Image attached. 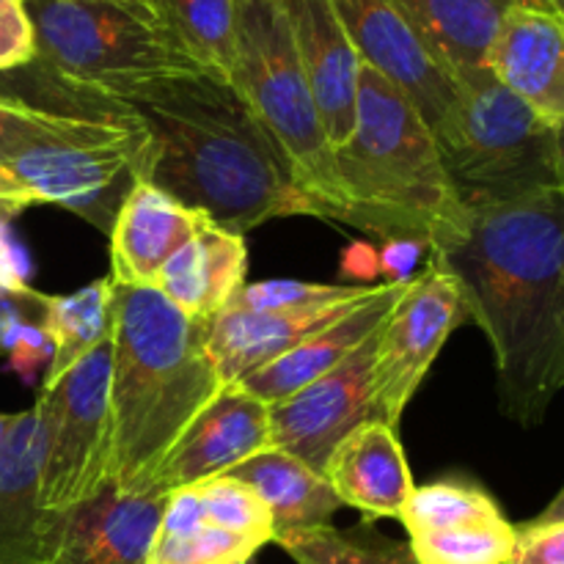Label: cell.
Instances as JSON below:
<instances>
[{
  "mask_svg": "<svg viewBox=\"0 0 564 564\" xmlns=\"http://www.w3.org/2000/svg\"><path fill=\"white\" fill-rule=\"evenodd\" d=\"M11 422H14V413H0V438H3L6 430L11 427Z\"/></svg>",
  "mask_w": 564,
  "mask_h": 564,
  "instance_id": "obj_43",
  "label": "cell"
},
{
  "mask_svg": "<svg viewBox=\"0 0 564 564\" xmlns=\"http://www.w3.org/2000/svg\"><path fill=\"white\" fill-rule=\"evenodd\" d=\"M262 545L207 516L196 485L165 496L147 564H251Z\"/></svg>",
  "mask_w": 564,
  "mask_h": 564,
  "instance_id": "obj_26",
  "label": "cell"
},
{
  "mask_svg": "<svg viewBox=\"0 0 564 564\" xmlns=\"http://www.w3.org/2000/svg\"><path fill=\"white\" fill-rule=\"evenodd\" d=\"M380 273L378 251L369 242H356L341 253V275L356 284H375Z\"/></svg>",
  "mask_w": 564,
  "mask_h": 564,
  "instance_id": "obj_38",
  "label": "cell"
},
{
  "mask_svg": "<svg viewBox=\"0 0 564 564\" xmlns=\"http://www.w3.org/2000/svg\"><path fill=\"white\" fill-rule=\"evenodd\" d=\"M507 564H564V521H538L516 529Z\"/></svg>",
  "mask_w": 564,
  "mask_h": 564,
  "instance_id": "obj_33",
  "label": "cell"
},
{
  "mask_svg": "<svg viewBox=\"0 0 564 564\" xmlns=\"http://www.w3.org/2000/svg\"><path fill=\"white\" fill-rule=\"evenodd\" d=\"M424 47L455 77L488 69L501 20L518 0H389Z\"/></svg>",
  "mask_w": 564,
  "mask_h": 564,
  "instance_id": "obj_24",
  "label": "cell"
},
{
  "mask_svg": "<svg viewBox=\"0 0 564 564\" xmlns=\"http://www.w3.org/2000/svg\"><path fill=\"white\" fill-rule=\"evenodd\" d=\"M488 69L549 124L564 121V14L516 3L501 20Z\"/></svg>",
  "mask_w": 564,
  "mask_h": 564,
  "instance_id": "obj_18",
  "label": "cell"
},
{
  "mask_svg": "<svg viewBox=\"0 0 564 564\" xmlns=\"http://www.w3.org/2000/svg\"><path fill=\"white\" fill-rule=\"evenodd\" d=\"M130 121L143 138L138 180L160 187L218 229L257 226L317 209L235 83L204 69L141 83L116 97H61Z\"/></svg>",
  "mask_w": 564,
  "mask_h": 564,
  "instance_id": "obj_1",
  "label": "cell"
},
{
  "mask_svg": "<svg viewBox=\"0 0 564 564\" xmlns=\"http://www.w3.org/2000/svg\"><path fill=\"white\" fill-rule=\"evenodd\" d=\"M523 6H534V9H551V11H560L556 9V0H518Z\"/></svg>",
  "mask_w": 564,
  "mask_h": 564,
  "instance_id": "obj_42",
  "label": "cell"
},
{
  "mask_svg": "<svg viewBox=\"0 0 564 564\" xmlns=\"http://www.w3.org/2000/svg\"><path fill=\"white\" fill-rule=\"evenodd\" d=\"M435 141L468 213L560 187L556 127L490 69L457 80V102Z\"/></svg>",
  "mask_w": 564,
  "mask_h": 564,
  "instance_id": "obj_7",
  "label": "cell"
},
{
  "mask_svg": "<svg viewBox=\"0 0 564 564\" xmlns=\"http://www.w3.org/2000/svg\"><path fill=\"white\" fill-rule=\"evenodd\" d=\"M3 356H9V367L20 375L22 380L31 383L36 378L39 367L47 364L53 358V345H50V336L44 330V325L39 323H20L0 345Z\"/></svg>",
  "mask_w": 564,
  "mask_h": 564,
  "instance_id": "obj_34",
  "label": "cell"
},
{
  "mask_svg": "<svg viewBox=\"0 0 564 564\" xmlns=\"http://www.w3.org/2000/svg\"><path fill=\"white\" fill-rule=\"evenodd\" d=\"M264 449H270V408L237 383L224 386L171 446L149 490L169 496L176 488L224 477Z\"/></svg>",
  "mask_w": 564,
  "mask_h": 564,
  "instance_id": "obj_14",
  "label": "cell"
},
{
  "mask_svg": "<svg viewBox=\"0 0 564 564\" xmlns=\"http://www.w3.org/2000/svg\"><path fill=\"white\" fill-rule=\"evenodd\" d=\"M36 58L31 17L22 0H0V72H14Z\"/></svg>",
  "mask_w": 564,
  "mask_h": 564,
  "instance_id": "obj_32",
  "label": "cell"
},
{
  "mask_svg": "<svg viewBox=\"0 0 564 564\" xmlns=\"http://www.w3.org/2000/svg\"><path fill=\"white\" fill-rule=\"evenodd\" d=\"M380 286V284H378ZM375 286V290H378ZM372 290V292H375ZM369 292V295H372ZM364 295V297H369ZM345 301L334 306L314 308H279V312H246L226 308L207 325V352L215 364L220 383H240L264 364L290 352L308 336L334 325L364 301Z\"/></svg>",
  "mask_w": 564,
  "mask_h": 564,
  "instance_id": "obj_19",
  "label": "cell"
},
{
  "mask_svg": "<svg viewBox=\"0 0 564 564\" xmlns=\"http://www.w3.org/2000/svg\"><path fill=\"white\" fill-rule=\"evenodd\" d=\"M237 3L240 0H147L176 47L204 72L235 75Z\"/></svg>",
  "mask_w": 564,
  "mask_h": 564,
  "instance_id": "obj_28",
  "label": "cell"
},
{
  "mask_svg": "<svg viewBox=\"0 0 564 564\" xmlns=\"http://www.w3.org/2000/svg\"><path fill=\"white\" fill-rule=\"evenodd\" d=\"M231 83L273 138L295 182L317 209V218L347 224V202L336 176L334 149L325 138L317 102L279 0L237 3Z\"/></svg>",
  "mask_w": 564,
  "mask_h": 564,
  "instance_id": "obj_6",
  "label": "cell"
},
{
  "mask_svg": "<svg viewBox=\"0 0 564 564\" xmlns=\"http://www.w3.org/2000/svg\"><path fill=\"white\" fill-rule=\"evenodd\" d=\"M275 543L295 564H419L408 543H394L383 534L361 527L341 532L334 527L308 529L279 538Z\"/></svg>",
  "mask_w": 564,
  "mask_h": 564,
  "instance_id": "obj_29",
  "label": "cell"
},
{
  "mask_svg": "<svg viewBox=\"0 0 564 564\" xmlns=\"http://www.w3.org/2000/svg\"><path fill=\"white\" fill-rule=\"evenodd\" d=\"M22 209H25V204L20 202L9 174H6L3 165H0V220H11L14 215H20Z\"/></svg>",
  "mask_w": 564,
  "mask_h": 564,
  "instance_id": "obj_39",
  "label": "cell"
},
{
  "mask_svg": "<svg viewBox=\"0 0 564 564\" xmlns=\"http://www.w3.org/2000/svg\"><path fill=\"white\" fill-rule=\"evenodd\" d=\"M430 253L494 347L501 411L540 424L564 389V193L471 209L466 240Z\"/></svg>",
  "mask_w": 564,
  "mask_h": 564,
  "instance_id": "obj_2",
  "label": "cell"
},
{
  "mask_svg": "<svg viewBox=\"0 0 564 564\" xmlns=\"http://www.w3.org/2000/svg\"><path fill=\"white\" fill-rule=\"evenodd\" d=\"M323 477L341 507L372 518H400L413 494V477L397 427L369 419L345 435L330 452Z\"/></svg>",
  "mask_w": 564,
  "mask_h": 564,
  "instance_id": "obj_20",
  "label": "cell"
},
{
  "mask_svg": "<svg viewBox=\"0 0 564 564\" xmlns=\"http://www.w3.org/2000/svg\"><path fill=\"white\" fill-rule=\"evenodd\" d=\"M361 64L408 94L433 135L457 102V83L389 0H330Z\"/></svg>",
  "mask_w": 564,
  "mask_h": 564,
  "instance_id": "obj_13",
  "label": "cell"
},
{
  "mask_svg": "<svg viewBox=\"0 0 564 564\" xmlns=\"http://www.w3.org/2000/svg\"><path fill=\"white\" fill-rule=\"evenodd\" d=\"M47 301H50V295H42V292H36V290L11 292V290H3V286H0V345H3L6 336H9L20 323L44 325Z\"/></svg>",
  "mask_w": 564,
  "mask_h": 564,
  "instance_id": "obj_35",
  "label": "cell"
},
{
  "mask_svg": "<svg viewBox=\"0 0 564 564\" xmlns=\"http://www.w3.org/2000/svg\"><path fill=\"white\" fill-rule=\"evenodd\" d=\"M400 521L419 564H507L516 549L518 527L474 482L438 479L413 488Z\"/></svg>",
  "mask_w": 564,
  "mask_h": 564,
  "instance_id": "obj_11",
  "label": "cell"
},
{
  "mask_svg": "<svg viewBox=\"0 0 564 564\" xmlns=\"http://www.w3.org/2000/svg\"><path fill=\"white\" fill-rule=\"evenodd\" d=\"M0 356H3V352H0Z\"/></svg>",
  "mask_w": 564,
  "mask_h": 564,
  "instance_id": "obj_47",
  "label": "cell"
},
{
  "mask_svg": "<svg viewBox=\"0 0 564 564\" xmlns=\"http://www.w3.org/2000/svg\"><path fill=\"white\" fill-rule=\"evenodd\" d=\"M55 119V110L9 97L0 99V163L14 158L33 138L42 135Z\"/></svg>",
  "mask_w": 564,
  "mask_h": 564,
  "instance_id": "obj_31",
  "label": "cell"
},
{
  "mask_svg": "<svg viewBox=\"0 0 564 564\" xmlns=\"http://www.w3.org/2000/svg\"><path fill=\"white\" fill-rule=\"evenodd\" d=\"M143 138L121 116L99 108L55 110L39 138L3 160L20 202L55 204L110 231L121 202L138 182Z\"/></svg>",
  "mask_w": 564,
  "mask_h": 564,
  "instance_id": "obj_8",
  "label": "cell"
},
{
  "mask_svg": "<svg viewBox=\"0 0 564 564\" xmlns=\"http://www.w3.org/2000/svg\"><path fill=\"white\" fill-rule=\"evenodd\" d=\"M430 248L422 246L416 240H386L383 251L378 253L380 273H383L386 284H405L416 275V264L422 262V257Z\"/></svg>",
  "mask_w": 564,
  "mask_h": 564,
  "instance_id": "obj_37",
  "label": "cell"
},
{
  "mask_svg": "<svg viewBox=\"0 0 564 564\" xmlns=\"http://www.w3.org/2000/svg\"><path fill=\"white\" fill-rule=\"evenodd\" d=\"M556 9H560V0H556Z\"/></svg>",
  "mask_w": 564,
  "mask_h": 564,
  "instance_id": "obj_45",
  "label": "cell"
},
{
  "mask_svg": "<svg viewBox=\"0 0 564 564\" xmlns=\"http://www.w3.org/2000/svg\"><path fill=\"white\" fill-rule=\"evenodd\" d=\"M290 22L308 88L323 119L330 149H341L356 130L358 58L330 0H279Z\"/></svg>",
  "mask_w": 564,
  "mask_h": 564,
  "instance_id": "obj_17",
  "label": "cell"
},
{
  "mask_svg": "<svg viewBox=\"0 0 564 564\" xmlns=\"http://www.w3.org/2000/svg\"><path fill=\"white\" fill-rule=\"evenodd\" d=\"M113 292L116 281L108 275V279L91 281L72 295H50L44 330H47L50 345H53V358H50L44 383L61 380L94 347L110 339Z\"/></svg>",
  "mask_w": 564,
  "mask_h": 564,
  "instance_id": "obj_27",
  "label": "cell"
},
{
  "mask_svg": "<svg viewBox=\"0 0 564 564\" xmlns=\"http://www.w3.org/2000/svg\"><path fill=\"white\" fill-rule=\"evenodd\" d=\"M224 477L248 485L268 505L275 540L330 527V518L341 510L339 496L334 494L328 479L281 449L259 452Z\"/></svg>",
  "mask_w": 564,
  "mask_h": 564,
  "instance_id": "obj_25",
  "label": "cell"
},
{
  "mask_svg": "<svg viewBox=\"0 0 564 564\" xmlns=\"http://www.w3.org/2000/svg\"><path fill=\"white\" fill-rule=\"evenodd\" d=\"M202 215L182 207L160 187L138 180L110 226V264L116 284L154 286L163 264L196 235Z\"/></svg>",
  "mask_w": 564,
  "mask_h": 564,
  "instance_id": "obj_22",
  "label": "cell"
},
{
  "mask_svg": "<svg viewBox=\"0 0 564 564\" xmlns=\"http://www.w3.org/2000/svg\"><path fill=\"white\" fill-rule=\"evenodd\" d=\"M408 284L411 281H405V284H386L383 281L352 312H347L345 317H339L319 334L303 339L301 345L292 347L290 352L279 356L275 361L264 364L262 369L242 378L237 386L268 408L297 394L308 383L339 367L352 350H358L383 325V319L389 317V312L400 301L402 292L408 290Z\"/></svg>",
  "mask_w": 564,
  "mask_h": 564,
  "instance_id": "obj_21",
  "label": "cell"
},
{
  "mask_svg": "<svg viewBox=\"0 0 564 564\" xmlns=\"http://www.w3.org/2000/svg\"><path fill=\"white\" fill-rule=\"evenodd\" d=\"M538 521H564V488L556 494V499L545 507L543 516H540Z\"/></svg>",
  "mask_w": 564,
  "mask_h": 564,
  "instance_id": "obj_40",
  "label": "cell"
},
{
  "mask_svg": "<svg viewBox=\"0 0 564 564\" xmlns=\"http://www.w3.org/2000/svg\"><path fill=\"white\" fill-rule=\"evenodd\" d=\"M560 11L564 14V0H560Z\"/></svg>",
  "mask_w": 564,
  "mask_h": 564,
  "instance_id": "obj_44",
  "label": "cell"
},
{
  "mask_svg": "<svg viewBox=\"0 0 564 564\" xmlns=\"http://www.w3.org/2000/svg\"><path fill=\"white\" fill-rule=\"evenodd\" d=\"M556 174H560V191L564 193V121L556 124Z\"/></svg>",
  "mask_w": 564,
  "mask_h": 564,
  "instance_id": "obj_41",
  "label": "cell"
},
{
  "mask_svg": "<svg viewBox=\"0 0 564 564\" xmlns=\"http://www.w3.org/2000/svg\"><path fill=\"white\" fill-rule=\"evenodd\" d=\"M378 330L328 375L270 405V449L286 452L323 474L336 444L358 424L375 419L372 367Z\"/></svg>",
  "mask_w": 564,
  "mask_h": 564,
  "instance_id": "obj_12",
  "label": "cell"
},
{
  "mask_svg": "<svg viewBox=\"0 0 564 564\" xmlns=\"http://www.w3.org/2000/svg\"><path fill=\"white\" fill-rule=\"evenodd\" d=\"M0 286L11 292H28L31 286V259L11 231L9 220H0Z\"/></svg>",
  "mask_w": 564,
  "mask_h": 564,
  "instance_id": "obj_36",
  "label": "cell"
},
{
  "mask_svg": "<svg viewBox=\"0 0 564 564\" xmlns=\"http://www.w3.org/2000/svg\"><path fill=\"white\" fill-rule=\"evenodd\" d=\"M36 66L55 97H116L198 69L141 0H22Z\"/></svg>",
  "mask_w": 564,
  "mask_h": 564,
  "instance_id": "obj_5",
  "label": "cell"
},
{
  "mask_svg": "<svg viewBox=\"0 0 564 564\" xmlns=\"http://www.w3.org/2000/svg\"><path fill=\"white\" fill-rule=\"evenodd\" d=\"M378 284H312V281L273 279L242 284L229 308L246 312H279V308H314L334 303L358 301L369 295Z\"/></svg>",
  "mask_w": 564,
  "mask_h": 564,
  "instance_id": "obj_30",
  "label": "cell"
},
{
  "mask_svg": "<svg viewBox=\"0 0 564 564\" xmlns=\"http://www.w3.org/2000/svg\"><path fill=\"white\" fill-rule=\"evenodd\" d=\"M468 319L455 275L435 253L378 330L372 367L375 419L397 427L457 325Z\"/></svg>",
  "mask_w": 564,
  "mask_h": 564,
  "instance_id": "obj_10",
  "label": "cell"
},
{
  "mask_svg": "<svg viewBox=\"0 0 564 564\" xmlns=\"http://www.w3.org/2000/svg\"><path fill=\"white\" fill-rule=\"evenodd\" d=\"M44 455V408L14 413L0 438V564H50L61 512L39 499Z\"/></svg>",
  "mask_w": 564,
  "mask_h": 564,
  "instance_id": "obj_15",
  "label": "cell"
},
{
  "mask_svg": "<svg viewBox=\"0 0 564 564\" xmlns=\"http://www.w3.org/2000/svg\"><path fill=\"white\" fill-rule=\"evenodd\" d=\"M334 160L350 226L430 251L466 240L471 213L446 174L433 130L408 94L367 64L358 69L356 130Z\"/></svg>",
  "mask_w": 564,
  "mask_h": 564,
  "instance_id": "obj_4",
  "label": "cell"
},
{
  "mask_svg": "<svg viewBox=\"0 0 564 564\" xmlns=\"http://www.w3.org/2000/svg\"><path fill=\"white\" fill-rule=\"evenodd\" d=\"M141 3H147V0H141Z\"/></svg>",
  "mask_w": 564,
  "mask_h": 564,
  "instance_id": "obj_46",
  "label": "cell"
},
{
  "mask_svg": "<svg viewBox=\"0 0 564 564\" xmlns=\"http://www.w3.org/2000/svg\"><path fill=\"white\" fill-rule=\"evenodd\" d=\"M165 494H127L113 482L61 512L50 564H147Z\"/></svg>",
  "mask_w": 564,
  "mask_h": 564,
  "instance_id": "obj_16",
  "label": "cell"
},
{
  "mask_svg": "<svg viewBox=\"0 0 564 564\" xmlns=\"http://www.w3.org/2000/svg\"><path fill=\"white\" fill-rule=\"evenodd\" d=\"M39 402L44 408L39 499L47 512H69L110 482V339L61 380L44 383Z\"/></svg>",
  "mask_w": 564,
  "mask_h": 564,
  "instance_id": "obj_9",
  "label": "cell"
},
{
  "mask_svg": "<svg viewBox=\"0 0 564 564\" xmlns=\"http://www.w3.org/2000/svg\"><path fill=\"white\" fill-rule=\"evenodd\" d=\"M248 248L242 235L218 229L207 218L196 235L163 264L154 290L193 319H213L231 306L246 284Z\"/></svg>",
  "mask_w": 564,
  "mask_h": 564,
  "instance_id": "obj_23",
  "label": "cell"
},
{
  "mask_svg": "<svg viewBox=\"0 0 564 564\" xmlns=\"http://www.w3.org/2000/svg\"><path fill=\"white\" fill-rule=\"evenodd\" d=\"M207 319H193L154 286L116 284L110 330V482L149 494L154 474L220 383Z\"/></svg>",
  "mask_w": 564,
  "mask_h": 564,
  "instance_id": "obj_3",
  "label": "cell"
}]
</instances>
